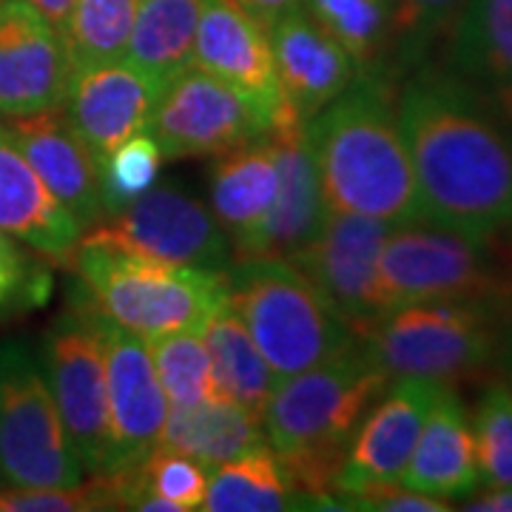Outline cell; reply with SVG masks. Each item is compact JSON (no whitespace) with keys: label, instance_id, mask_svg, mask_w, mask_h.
<instances>
[{"label":"cell","instance_id":"cell-23","mask_svg":"<svg viewBox=\"0 0 512 512\" xmlns=\"http://www.w3.org/2000/svg\"><path fill=\"white\" fill-rule=\"evenodd\" d=\"M399 484L441 501H461L481 487L473 424L453 384L439 390Z\"/></svg>","mask_w":512,"mask_h":512},{"label":"cell","instance_id":"cell-32","mask_svg":"<svg viewBox=\"0 0 512 512\" xmlns=\"http://www.w3.org/2000/svg\"><path fill=\"white\" fill-rule=\"evenodd\" d=\"M163 148L151 128L131 134L100 163V197H103V220L126 208L140 194L157 183L163 168Z\"/></svg>","mask_w":512,"mask_h":512},{"label":"cell","instance_id":"cell-2","mask_svg":"<svg viewBox=\"0 0 512 512\" xmlns=\"http://www.w3.org/2000/svg\"><path fill=\"white\" fill-rule=\"evenodd\" d=\"M328 211L390 225L421 220L419 188L404 146L396 92L382 72H362L305 123Z\"/></svg>","mask_w":512,"mask_h":512},{"label":"cell","instance_id":"cell-20","mask_svg":"<svg viewBox=\"0 0 512 512\" xmlns=\"http://www.w3.org/2000/svg\"><path fill=\"white\" fill-rule=\"evenodd\" d=\"M276 77L291 111L308 123L359 77V63L316 20L296 9L268 29Z\"/></svg>","mask_w":512,"mask_h":512},{"label":"cell","instance_id":"cell-36","mask_svg":"<svg viewBox=\"0 0 512 512\" xmlns=\"http://www.w3.org/2000/svg\"><path fill=\"white\" fill-rule=\"evenodd\" d=\"M106 510L97 476L77 487H0V512H92Z\"/></svg>","mask_w":512,"mask_h":512},{"label":"cell","instance_id":"cell-28","mask_svg":"<svg viewBox=\"0 0 512 512\" xmlns=\"http://www.w3.org/2000/svg\"><path fill=\"white\" fill-rule=\"evenodd\" d=\"M202 0H140L126 57L157 80H174L194 66Z\"/></svg>","mask_w":512,"mask_h":512},{"label":"cell","instance_id":"cell-4","mask_svg":"<svg viewBox=\"0 0 512 512\" xmlns=\"http://www.w3.org/2000/svg\"><path fill=\"white\" fill-rule=\"evenodd\" d=\"M72 271L80 279V305L143 339L200 330L228 296L225 271L160 262L83 239L74 248Z\"/></svg>","mask_w":512,"mask_h":512},{"label":"cell","instance_id":"cell-18","mask_svg":"<svg viewBox=\"0 0 512 512\" xmlns=\"http://www.w3.org/2000/svg\"><path fill=\"white\" fill-rule=\"evenodd\" d=\"M274 137L279 140V188L274 205L245 237L231 245V262L291 259L311 242L328 211L305 126Z\"/></svg>","mask_w":512,"mask_h":512},{"label":"cell","instance_id":"cell-7","mask_svg":"<svg viewBox=\"0 0 512 512\" xmlns=\"http://www.w3.org/2000/svg\"><path fill=\"white\" fill-rule=\"evenodd\" d=\"M416 302H481L512 322V265L493 239H476L433 222L393 225L379 256V308Z\"/></svg>","mask_w":512,"mask_h":512},{"label":"cell","instance_id":"cell-31","mask_svg":"<svg viewBox=\"0 0 512 512\" xmlns=\"http://www.w3.org/2000/svg\"><path fill=\"white\" fill-rule=\"evenodd\" d=\"M146 345L168 404H194L220 396L200 330H171L146 339Z\"/></svg>","mask_w":512,"mask_h":512},{"label":"cell","instance_id":"cell-1","mask_svg":"<svg viewBox=\"0 0 512 512\" xmlns=\"http://www.w3.org/2000/svg\"><path fill=\"white\" fill-rule=\"evenodd\" d=\"M396 114L421 220L476 239L512 225V131L456 72L416 63Z\"/></svg>","mask_w":512,"mask_h":512},{"label":"cell","instance_id":"cell-29","mask_svg":"<svg viewBox=\"0 0 512 512\" xmlns=\"http://www.w3.org/2000/svg\"><path fill=\"white\" fill-rule=\"evenodd\" d=\"M302 9L348 49L359 72H384V57L393 55L396 0H302Z\"/></svg>","mask_w":512,"mask_h":512},{"label":"cell","instance_id":"cell-42","mask_svg":"<svg viewBox=\"0 0 512 512\" xmlns=\"http://www.w3.org/2000/svg\"><path fill=\"white\" fill-rule=\"evenodd\" d=\"M510 265H512V256H510Z\"/></svg>","mask_w":512,"mask_h":512},{"label":"cell","instance_id":"cell-12","mask_svg":"<svg viewBox=\"0 0 512 512\" xmlns=\"http://www.w3.org/2000/svg\"><path fill=\"white\" fill-rule=\"evenodd\" d=\"M441 387L416 376L390 379L356 424L330 487L342 498H353L399 484Z\"/></svg>","mask_w":512,"mask_h":512},{"label":"cell","instance_id":"cell-5","mask_svg":"<svg viewBox=\"0 0 512 512\" xmlns=\"http://www.w3.org/2000/svg\"><path fill=\"white\" fill-rule=\"evenodd\" d=\"M228 305L276 379H288L356 345V330L291 259L228 265Z\"/></svg>","mask_w":512,"mask_h":512},{"label":"cell","instance_id":"cell-16","mask_svg":"<svg viewBox=\"0 0 512 512\" xmlns=\"http://www.w3.org/2000/svg\"><path fill=\"white\" fill-rule=\"evenodd\" d=\"M165 83L128 57L77 66L69 77L63 111L97 163L137 131L151 126Z\"/></svg>","mask_w":512,"mask_h":512},{"label":"cell","instance_id":"cell-27","mask_svg":"<svg viewBox=\"0 0 512 512\" xmlns=\"http://www.w3.org/2000/svg\"><path fill=\"white\" fill-rule=\"evenodd\" d=\"M299 481L271 444L254 447L208 473L205 512H279L299 507Z\"/></svg>","mask_w":512,"mask_h":512},{"label":"cell","instance_id":"cell-38","mask_svg":"<svg viewBox=\"0 0 512 512\" xmlns=\"http://www.w3.org/2000/svg\"><path fill=\"white\" fill-rule=\"evenodd\" d=\"M461 510L467 512H512V484L504 487H484L481 493H470L461 498Z\"/></svg>","mask_w":512,"mask_h":512},{"label":"cell","instance_id":"cell-37","mask_svg":"<svg viewBox=\"0 0 512 512\" xmlns=\"http://www.w3.org/2000/svg\"><path fill=\"white\" fill-rule=\"evenodd\" d=\"M345 510H373V512H447L453 510L450 501H441L433 495L407 490L402 484L370 490V493L345 498Z\"/></svg>","mask_w":512,"mask_h":512},{"label":"cell","instance_id":"cell-22","mask_svg":"<svg viewBox=\"0 0 512 512\" xmlns=\"http://www.w3.org/2000/svg\"><path fill=\"white\" fill-rule=\"evenodd\" d=\"M512 131V0H464L447 32V63Z\"/></svg>","mask_w":512,"mask_h":512},{"label":"cell","instance_id":"cell-24","mask_svg":"<svg viewBox=\"0 0 512 512\" xmlns=\"http://www.w3.org/2000/svg\"><path fill=\"white\" fill-rule=\"evenodd\" d=\"M160 447L194 458L208 473L231 458L268 444L262 413L225 396L194 404H168Z\"/></svg>","mask_w":512,"mask_h":512},{"label":"cell","instance_id":"cell-8","mask_svg":"<svg viewBox=\"0 0 512 512\" xmlns=\"http://www.w3.org/2000/svg\"><path fill=\"white\" fill-rule=\"evenodd\" d=\"M86 470L66 439L43 367L20 345L0 348V487H77Z\"/></svg>","mask_w":512,"mask_h":512},{"label":"cell","instance_id":"cell-25","mask_svg":"<svg viewBox=\"0 0 512 512\" xmlns=\"http://www.w3.org/2000/svg\"><path fill=\"white\" fill-rule=\"evenodd\" d=\"M279 188V140L268 137L217 157L211 168V214L234 245L268 214Z\"/></svg>","mask_w":512,"mask_h":512},{"label":"cell","instance_id":"cell-41","mask_svg":"<svg viewBox=\"0 0 512 512\" xmlns=\"http://www.w3.org/2000/svg\"><path fill=\"white\" fill-rule=\"evenodd\" d=\"M498 365L504 370V384L510 387L512 393V325L504 333V342H501V350H498Z\"/></svg>","mask_w":512,"mask_h":512},{"label":"cell","instance_id":"cell-30","mask_svg":"<svg viewBox=\"0 0 512 512\" xmlns=\"http://www.w3.org/2000/svg\"><path fill=\"white\" fill-rule=\"evenodd\" d=\"M137 3L140 0H74L63 26L72 69L126 57Z\"/></svg>","mask_w":512,"mask_h":512},{"label":"cell","instance_id":"cell-14","mask_svg":"<svg viewBox=\"0 0 512 512\" xmlns=\"http://www.w3.org/2000/svg\"><path fill=\"white\" fill-rule=\"evenodd\" d=\"M390 222L325 211L313 239L291 256V262L325 293L330 305L353 330L379 316V256Z\"/></svg>","mask_w":512,"mask_h":512},{"label":"cell","instance_id":"cell-17","mask_svg":"<svg viewBox=\"0 0 512 512\" xmlns=\"http://www.w3.org/2000/svg\"><path fill=\"white\" fill-rule=\"evenodd\" d=\"M66 40L26 0H0V120L63 106Z\"/></svg>","mask_w":512,"mask_h":512},{"label":"cell","instance_id":"cell-39","mask_svg":"<svg viewBox=\"0 0 512 512\" xmlns=\"http://www.w3.org/2000/svg\"><path fill=\"white\" fill-rule=\"evenodd\" d=\"M237 3L265 29H271L279 18L302 9V0H237Z\"/></svg>","mask_w":512,"mask_h":512},{"label":"cell","instance_id":"cell-15","mask_svg":"<svg viewBox=\"0 0 512 512\" xmlns=\"http://www.w3.org/2000/svg\"><path fill=\"white\" fill-rule=\"evenodd\" d=\"M94 322L103 342L109 387V456L103 473H114L143 461L157 447L168 399L157 379L146 339L111 325L97 313Z\"/></svg>","mask_w":512,"mask_h":512},{"label":"cell","instance_id":"cell-33","mask_svg":"<svg viewBox=\"0 0 512 512\" xmlns=\"http://www.w3.org/2000/svg\"><path fill=\"white\" fill-rule=\"evenodd\" d=\"M484 487L512 484V393L504 382L484 384L470 416Z\"/></svg>","mask_w":512,"mask_h":512},{"label":"cell","instance_id":"cell-26","mask_svg":"<svg viewBox=\"0 0 512 512\" xmlns=\"http://www.w3.org/2000/svg\"><path fill=\"white\" fill-rule=\"evenodd\" d=\"M200 336L211 359L217 393L262 413L279 379L259 353L237 311L228 305V296L205 316Z\"/></svg>","mask_w":512,"mask_h":512},{"label":"cell","instance_id":"cell-10","mask_svg":"<svg viewBox=\"0 0 512 512\" xmlns=\"http://www.w3.org/2000/svg\"><path fill=\"white\" fill-rule=\"evenodd\" d=\"M165 157H222L274 137V126L251 97L214 74L188 66L165 83L151 117Z\"/></svg>","mask_w":512,"mask_h":512},{"label":"cell","instance_id":"cell-35","mask_svg":"<svg viewBox=\"0 0 512 512\" xmlns=\"http://www.w3.org/2000/svg\"><path fill=\"white\" fill-rule=\"evenodd\" d=\"M464 0H396V37L393 52L402 66H416L427 49L450 32Z\"/></svg>","mask_w":512,"mask_h":512},{"label":"cell","instance_id":"cell-40","mask_svg":"<svg viewBox=\"0 0 512 512\" xmlns=\"http://www.w3.org/2000/svg\"><path fill=\"white\" fill-rule=\"evenodd\" d=\"M26 3H29L32 9H37V12L63 35V26H66V20L72 15L74 0H26Z\"/></svg>","mask_w":512,"mask_h":512},{"label":"cell","instance_id":"cell-6","mask_svg":"<svg viewBox=\"0 0 512 512\" xmlns=\"http://www.w3.org/2000/svg\"><path fill=\"white\" fill-rule=\"evenodd\" d=\"M510 325L507 313L481 302H416L367 319L356 339L387 379L453 384L498 365Z\"/></svg>","mask_w":512,"mask_h":512},{"label":"cell","instance_id":"cell-11","mask_svg":"<svg viewBox=\"0 0 512 512\" xmlns=\"http://www.w3.org/2000/svg\"><path fill=\"white\" fill-rule=\"evenodd\" d=\"M40 367L74 456L86 476L103 473L109 456V387L103 342L86 305L46 336Z\"/></svg>","mask_w":512,"mask_h":512},{"label":"cell","instance_id":"cell-21","mask_svg":"<svg viewBox=\"0 0 512 512\" xmlns=\"http://www.w3.org/2000/svg\"><path fill=\"white\" fill-rule=\"evenodd\" d=\"M0 231L46 256L57 265L72 268L74 248L83 237V225L37 177L29 160L12 143L0 123Z\"/></svg>","mask_w":512,"mask_h":512},{"label":"cell","instance_id":"cell-13","mask_svg":"<svg viewBox=\"0 0 512 512\" xmlns=\"http://www.w3.org/2000/svg\"><path fill=\"white\" fill-rule=\"evenodd\" d=\"M194 66L251 97L271 120L274 134L305 126L282 94L268 29L237 0H202Z\"/></svg>","mask_w":512,"mask_h":512},{"label":"cell","instance_id":"cell-3","mask_svg":"<svg viewBox=\"0 0 512 512\" xmlns=\"http://www.w3.org/2000/svg\"><path fill=\"white\" fill-rule=\"evenodd\" d=\"M387 382L359 342L276 382L262 410L265 436L305 490L322 495L333 484L356 424Z\"/></svg>","mask_w":512,"mask_h":512},{"label":"cell","instance_id":"cell-19","mask_svg":"<svg viewBox=\"0 0 512 512\" xmlns=\"http://www.w3.org/2000/svg\"><path fill=\"white\" fill-rule=\"evenodd\" d=\"M3 128L46 188L72 211L74 220L83 228H94L103 220L100 163L77 137L63 106L6 117Z\"/></svg>","mask_w":512,"mask_h":512},{"label":"cell","instance_id":"cell-34","mask_svg":"<svg viewBox=\"0 0 512 512\" xmlns=\"http://www.w3.org/2000/svg\"><path fill=\"white\" fill-rule=\"evenodd\" d=\"M52 293L46 265L23 242L0 231V319L35 311Z\"/></svg>","mask_w":512,"mask_h":512},{"label":"cell","instance_id":"cell-9","mask_svg":"<svg viewBox=\"0 0 512 512\" xmlns=\"http://www.w3.org/2000/svg\"><path fill=\"white\" fill-rule=\"evenodd\" d=\"M80 239L208 271H228L231 265V242L217 217L174 185H151L146 194L97 222Z\"/></svg>","mask_w":512,"mask_h":512}]
</instances>
